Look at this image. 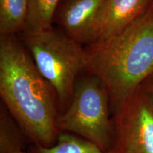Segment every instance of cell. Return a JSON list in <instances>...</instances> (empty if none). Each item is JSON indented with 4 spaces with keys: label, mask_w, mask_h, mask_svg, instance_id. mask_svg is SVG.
<instances>
[{
    "label": "cell",
    "mask_w": 153,
    "mask_h": 153,
    "mask_svg": "<svg viewBox=\"0 0 153 153\" xmlns=\"http://www.w3.org/2000/svg\"><path fill=\"white\" fill-rule=\"evenodd\" d=\"M18 36L38 71L55 90L62 114L71 102L79 74L85 71V46L54 26Z\"/></svg>",
    "instance_id": "obj_3"
},
{
    "label": "cell",
    "mask_w": 153,
    "mask_h": 153,
    "mask_svg": "<svg viewBox=\"0 0 153 153\" xmlns=\"http://www.w3.org/2000/svg\"><path fill=\"white\" fill-rule=\"evenodd\" d=\"M142 85L153 99V73L145 79Z\"/></svg>",
    "instance_id": "obj_12"
},
{
    "label": "cell",
    "mask_w": 153,
    "mask_h": 153,
    "mask_svg": "<svg viewBox=\"0 0 153 153\" xmlns=\"http://www.w3.org/2000/svg\"><path fill=\"white\" fill-rule=\"evenodd\" d=\"M28 153H114L105 152L99 147L74 134L60 132L57 143L52 147L43 148L30 145Z\"/></svg>",
    "instance_id": "obj_10"
},
{
    "label": "cell",
    "mask_w": 153,
    "mask_h": 153,
    "mask_svg": "<svg viewBox=\"0 0 153 153\" xmlns=\"http://www.w3.org/2000/svg\"><path fill=\"white\" fill-rule=\"evenodd\" d=\"M85 50V72L106 87L113 115L153 73V3L123 31Z\"/></svg>",
    "instance_id": "obj_2"
},
{
    "label": "cell",
    "mask_w": 153,
    "mask_h": 153,
    "mask_svg": "<svg viewBox=\"0 0 153 153\" xmlns=\"http://www.w3.org/2000/svg\"><path fill=\"white\" fill-rule=\"evenodd\" d=\"M106 0H60L53 24L74 41L86 46L94 42L95 28Z\"/></svg>",
    "instance_id": "obj_6"
},
{
    "label": "cell",
    "mask_w": 153,
    "mask_h": 153,
    "mask_svg": "<svg viewBox=\"0 0 153 153\" xmlns=\"http://www.w3.org/2000/svg\"><path fill=\"white\" fill-rule=\"evenodd\" d=\"M60 132L72 133L105 152L113 148L109 96L99 78L87 74L76 80L68 108L57 118Z\"/></svg>",
    "instance_id": "obj_4"
},
{
    "label": "cell",
    "mask_w": 153,
    "mask_h": 153,
    "mask_svg": "<svg viewBox=\"0 0 153 153\" xmlns=\"http://www.w3.org/2000/svg\"><path fill=\"white\" fill-rule=\"evenodd\" d=\"M29 140L8 109L0 104V153L24 150Z\"/></svg>",
    "instance_id": "obj_9"
},
{
    "label": "cell",
    "mask_w": 153,
    "mask_h": 153,
    "mask_svg": "<svg viewBox=\"0 0 153 153\" xmlns=\"http://www.w3.org/2000/svg\"><path fill=\"white\" fill-rule=\"evenodd\" d=\"M28 1V14L25 31H38L53 27L55 11L60 0Z\"/></svg>",
    "instance_id": "obj_11"
},
{
    "label": "cell",
    "mask_w": 153,
    "mask_h": 153,
    "mask_svg": "<svg viewBox=\"0 0 153 153\" xmlns=\"http://www.w3.org/2000/svg\"><path fill=\"white\" fill-rule=\"evenodd\" d=\"M153 0H106L95 28L94 42L117 35L148 10Z\"/></svg>",
    "instance_id": "obj_7"
},
{
    "label": "cell",
    "mask_w": 153,
    "mask_h": 153,
    "mask_svg": "<svg viewBox=\"0 0 153 153\" xmlns=\"http://www.w3.org/2000/svg\"><path fill=\"white\" fill-rule=\"evenodd\" d=\"M0 97L30 145L50 148L57 143L56 93L18 36L0 37Z\"/></svg>",
    "instance_id": "obj_1"
},
{
    "label": "cell",
    "mask_w": 153,
    "mask_h": 153,
    "mask_svg": "<svg viewBox=\"0 0 153 153\" xmlns=\"http://www.w3.org/2000/svg\"><path fill=\"white\" fill-rule=\"evenodd\" d=\"M28 14V0H0V37L24 33Z\"/></svg>",
    "instance_id": "obj_8"
},
{
    "label": "cell",
    "mask_w": 153,
    "mask_h": 153,
    "mask_svg": "<svg viewBox=\"0 0 153 153\" xmlns=\"http://www.w3.org/2000/svg\"><path fill=\"white\" fill-rule=\"evenodd\" d=\"M13 153H28V152H26L24 150H19V151H16V152H14Z\"/></svg>",
    "instance_id": "obj_13"
},
{
    "label": "cell",
    "mask_w": 153,
    "mask_h": 153,
    "mask_svg": "<svg viewBox=\"0 0 153 153\" xmlns=\"http://www.w3.org/2000/svg\"><path fill=\"white\" fill-rule=\"evenodd\" d=\"M114 153H153V99L143 85L112 115Z\"/></svg>",
    "instance_id": "obj_5"
}]
</instances>
